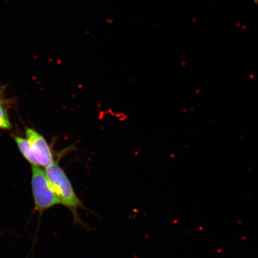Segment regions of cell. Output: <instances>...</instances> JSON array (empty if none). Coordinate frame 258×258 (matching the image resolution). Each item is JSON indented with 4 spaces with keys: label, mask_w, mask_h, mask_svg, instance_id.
I'll list each match as a JSON object with an SVG mask.
<instances>
[{
    "label": "cell",
    "mask_w": 258,
    "mask_h": 258,
    "mask_svg": "<svg viewBox=\"0 0 258 258\" xmlns=\"http://www.w3.org/2000/svg\"><path fill=\"white\" fill-rule=\"evenodd\" d=\"M26 136L37 166L46 168L52 164L54 161L52 151L45 138L31 128H26Z\"/></svg>",
    "instance_id": "obj_3"
},
{
    "label": "cell",
    "mask_w": 258,
    "mask_h": 258,
    "mask_svg": "<svg viewBox=\"0 0 258 258\" xmlns=\"http://www.w3.org/2000/svg\"><path fill=\"white\" fill-rule=\"evenodd\" d=\"M45 172L59 196L61 205L69 209L72 214L74 224L88 229L87 225L80 218L79 212L80 209L87 210V208L83 205L82 200L77 196L72 182L64 170L61 168L59 162L54 161L52 164L46 167Z\"/></svg>",
    "instance_id": "obj_1"
},
{
    "label": "cell",
    "mask_w": 258,
    "mask_h": 258,
    "mask_svg": "<svg viewBox=\"0 0 258 258\" xmlns=\"http://www.w3.org/2000/svg\"><path fill=\"white\" fill-rule=\"evenodd\" d=\"M253 2L255 3L256 4H257V3H258V0H253Z\"/></svg>",
    "instance_id": "obj_7"
},
{
    "label": "cell",
    "mask_w": 258,
    "mask_h": 258,
    "mask_svg": "<svg viewBox=\"0 0 258 258\" xmlns=\"http://www.w3.org/2000/svg\"><path fill=\"white\" fill-rule=\"evenodd\" d=\"M5 104L4 99L0 100V128L9 129L11 127V123Z\"/></svg>",
    "instance_id": "obj_5"
},
{
    "label": "cell",
    "mask_w": 258,
    "mask_h": 258,
    "mask_svg": "<svg viewBox=\"0 0 258 258\" xmlns=\"http://www.w3.org/2000/svg\"><path fill=\"white\" fill-rule=\"evenodd\" d=\"M15 139L19 150H20L25 159L30 161L32 165L37 166L36 161H35L33 154L32 153L30 144H29L27 139L18 137H16Z\"/></svg>",
    "instance_id": "obj_4"
},
{
    "label": "cell",
    "mask_w": 258,
    "mask_h": 258,
    "mask_svg": "<svg viewBox=\"0 0 258 258\" xmlns=\"http://www.w3.org/2000/svg\"><path fill=\"white\" fill-rule=\"evenodd\" d=\"M31 184L35 209L40 215L48 209L61 205L59 196L48 180L46 172L40 166H32Z\"/></svg>",
    "instance_id": "obj_2"
},
{
    "label": "cell",
    "mask_w": 258,
    "mask_h": 258,
    "mask_svg": "<svg viewBox=\"0 0 258 258\" xmlns=\"http://www.w3.org/2000/svg\"><path fill=\"white\" fill-rule=\"evenodd\" d=\"M0 100L3 99V90H0Z\"/></svg>",
    "instance_id": "obj_6"
}]
</instances>
